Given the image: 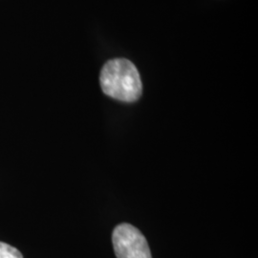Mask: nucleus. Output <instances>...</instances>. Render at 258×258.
<instances>
[{"label": "nucleus", "instance_id": "3", "mask_svg": "<svg viewBox=\"0 0 258 258\" xmlns=\"http://www.w3.org/2000/svg\"><path fill=\"white\" fill-rule=\"evenodd\" d=\"M0 258H23L19 249L0 242Z\"/></svg>", "mask_w": 258, "mask_h": 258}, {"label": "nucleus", "instance_id": "2", "mask_svg": "<svg viewBox=\"0 0 258 258\" xmlns=\"http://www.w3.org/2000/svg\"><path fill=\"white\" fill-rule=\"evenodd\" d=\"M112 242L117 258H152L146 237L130 224L117 226L112 234Z\"/></svg>", "mask_w": 258, "mask_h": 258}, {"label": "nucleus", "instance_id": "1", "mask_svg": "<svg viewBox=\"0 0 258 258\" xmlns=\"http://www.w3.org/2000/svg\"><path fill=\"white\" fill-rule=\"evenodd\" d=\"M100 83L105 95L120 102H136L143 91L136 66L125 58L111 59L103 65Z\"/></svg>", "mask_w": 258, "mask_h": 258}]
</instances>
